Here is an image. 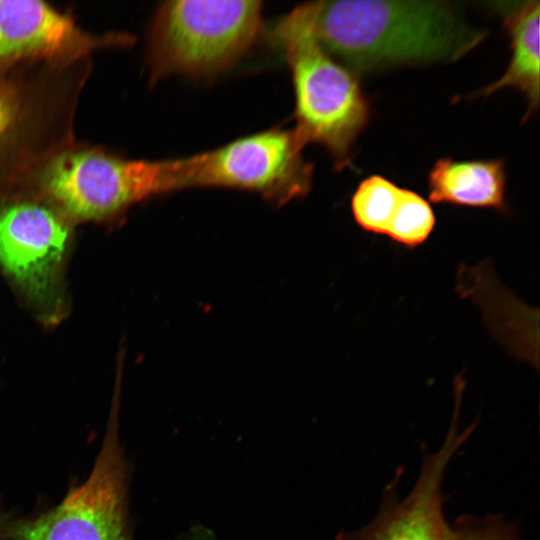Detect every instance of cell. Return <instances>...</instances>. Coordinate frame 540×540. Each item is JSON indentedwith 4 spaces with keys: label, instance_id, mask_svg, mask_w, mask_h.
I'll list each match as a JSON object with an SVG mask.
<instances>
[{
    "label": "cell",
    "instance_id": "6da1fadb",
    "mask_svg": "<svg viewBox=\"0 0 540 540\" xmlns=\"http://www.w3.org/2000/svg\"><path fill=\"white\" fill-rule=\"evenodd\" d=\"M323 48L352 73L400 65L453 62L485 36L444 1L313 2Z\"/></svg>",
    "mask_w": 540,
    "mask_h": 540
},
{
    "label": "cell",
    "instance_id": "7a4b0ae2",
    "mask_svg": "<svg viewBox=\"0 0 540 540\" xmlns=\"http://www.w3.org/2000/svg\"><path fill=\"white\" fill-rule=\"evenodd\" d=\"M313 2L283 17L272 30L292 75L294 131L306 145L330 153L335 168L349 165L356 140L370 119V105L349 69L318 41L313 28Z\"/></svg>",
    "mask_w": 540,
    "mask_h": 540
},
{
    "label": "cell",
    "instance_id": "3957f363",
    "mask_svg": "<svg viewBox=\"0 0 540 540\" xmlns=\"http://www.w3.org/2000/svg\"><path fill=\"white\" fill-rule=\"evenodd\" d=\"M261 27L260 1L162 2L150 28L152 78L216 76L250 50Z\"/></svg>",
    "mask_w": 540,
    "mask_h": 540
},
{
    "label": "cell",
    "instance_id": "277c9868",
    "mask_svg": "<svg viewBox=\"0 0 540 540\" xmlns=\"http://www.w3.org/2000/svg\"><path fill=\"white\" fill-rule=\"evenodd\" d=\"M113 411L88 477L71 487L55 506L15 518L5 540H130L128 464Z\"/></svg>",
    "mask_w": 540,
    "mask_h": 540
},
{
    "label": "cell",
    "instance_id": "5b68a950",
    "mask_svg": "<svg viewBox=\"0 0 540 540\" xmlns=\"http://www.w3.org/2000/svg\"><path fill=\"white\" fill-rule=\"evenodd\" d=\"M45 183L70 215L103 218L145 198L187 188V159L123 160L92 151L70 152L52 163Z\"/></svg>",
    "mask_w": 540,
    "mask_h": 540
},
{
    "label": "cell",
    "instance_id": "8992f818",
    "mask_svg": "<svg viewBox=\"0 0 540 540\" xmlns=\"http://www.w3.org/2000/svg\"><path fill=\"white\" fill-rule=\"evenodd\" d=\"M293 130L273 128L189 156L190 187L249 191L275 205L305 196L313 166Z\"/></svg>",
    "mask_w": 540,
    "mask_h": 540
},
{
    "label": "cell",
    "instance_id": "52a82bcc",
    "mask_svg": "<svg viewBox=\"0 0 540 540\" xmlns=\"http://www.w3.org/2000/svg\"><path fill=\"white\" fill-rule=\"evenodd\" d=\"M473 428L471 425L459 430L454 417L441 446L423 461L409 493L401 499L387 497L370 523L340 534L337 540H449L451 524L444 513V476Z\"/></svg>",
    "mask_w": 540,
    "mask_h": 540
},
{
    "label": "cell",
    "instance_id": "ba28073f",
    "mask_svg": "<svg viewBox=\"0 0 540 540\" xmlns=\"http://www.w3.org/2000/svg\"><path fill=\"white\" fill-rule=\"evenodd\" d=\"M68 234L45 207L11 206L0 213V264L27 289L42 293L63 256Z\"/></svg>",
    "mask_w": 540,
    "mask_h": 540
},
{
    "label": "cell",
    "instance_id": "9c48e42d",
    "mask_svg": "<svg viewBox=\"0 0 540 540\" xmlns=\"http://www.w3.org/2000/svg\"><path fill=\"white\" fill-rule=\"evenodd\" d=\"M102 41L37 0H0V60L40 57L69 62Z\"/></svg>",
    "mask_w": 540,
    "mask_h": 540
},
{
    "label": "cell",
    "instance_id": "30bf717a",
    "mask_svg": "<svg viewBox=\"0 0 540 540\" xmlns=\"http://www.w3.org/2000/svg\"><path fill=\"white\" fill-rule=\"evenodd\" d=\"M505 162L500 159L437 160L428 174L429 199L473 208L507 211Z\"/></svg>",
    "mask_w": 540,
    "mask_h": 540
},
{
    "label": "cell",
    "instance_id": "8fae6325",
    "mask_svg": "<svg viewBox=\"0 0 540 540\" xmlns=\"http://www.w3.org/2000/svg\"><path fill=\"white\" fill-rule=\"evenodd\" d=\"M539 18V1L522 2L509 12L505 25L511 40L510 62L497 81L478 92L486 97L504 88H514L527 100V116L539 106Z\"/></svg>",
    "mask_w": 540,
    "mask_h": 540
},
{
    "label": "cell",
    "instance_id": "7c38bea8",
    "mask_svg": "<svg viewBox=\"0 0 540 540\" xmlns=\"http://www.w3.org/2000/svg\"><path fill=\"white\" fill-rule=\"evenodd\" d=\"M401 189L381 175L365 178L351 198V211L357 225L366 232L386 235Z\"/></svg>",
    "mask_w": 540,
    "mask_h": 540
},
{
    "label": "cell",
    "instance_id": "4fadbf2b",
    "mask_svg": "<svg viewBox=\"0 0 540 540\" xmlns=\"http://www.w3.org/2000/svg\"><path fill=\"white\" fill-rule=\"evenodd\" d=\"M435 223L429 202L416 192L402 188L386 236L401 246L414 249L429 238Z\"/></svg>",
    "mask_w": 540,
    "mask_h": 540
},
{
    "label": "cell",
    "instance_id": "5bb4252c",
    "mask_svg": "<svg viewBox=\"0 0 540 540\" xmlns=\"http://www.w3.org/2000/svg\"><path fill=\"white\" fill-rule=\"evenodd\" d=\"M449 540H519V536L515 526L499 515H467L451 524Z\"/></svg>",
    "mask_w": 540,
    "mask_h": 540
},
{
    "label": "cell",
    "instance_id": "9a60e30c",
    "mask_svg": "<svg viewBox=\"0 0 540 540\" xmlns=\"http://www.w3.org/2000/svg\"><path fill=\"white\" fill-rule=\"evenodd\" d=\"M178 540H216L210 531L202 526H197L188 531Z\"/></svg>",
    "mask_w": 540,
    "mask_h": 540
},
{
    "label": "cell",
    "instance_id": "2e32d148",
    "mask_svg": "<svg viewBox=\"0 0 540 540\" xmlns=\"http://www.w3.org/2000/svg\"><path fill=\"white\" fill-rule=\"evenodd\" d=\"M10 120V110L5 101L0 98V133L6 128Z\"/></svg>",
    "mask_w": 540,
    "mask_h": 540
},
{
    "label": "cell",
    "instance_id": "e0dca14e",
    "mask_svg": "<svg viewBox=\"0 0 540 540\" xmlns=\"http://www.w3.org/2000/svg\"><path fill=\"white\" fill-rule=\"evenodd\" d=\"M11 513L5 511L3 506L0 504V540H5V530Z\"/></svg>",
    "mask_w": 540,
    "mask_h": 540
}]
</instances>
